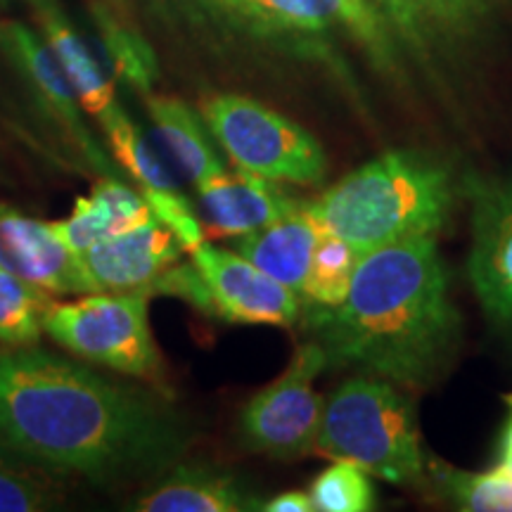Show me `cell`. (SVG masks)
I'll use <instances>...</instances> for the list:
<instances>
[{"instance_id":"cell-1","label":"cell","mask_w":512,"mask_h":512,"mask_svg":"<svg viewBox=\"0 0 512 512\" xmlns=\"http://www.w3.org/2000/svg\"><path fill=\"white\" fill-rule=\"evenodd\" d=\"M0 444L50 470L117 477L162 463L174 430L143 396L46 351H0Z\"/></svg>"},{"instance_id":"cell-2","label":"cell","mask_w":512,"mask_h":512,"mask_svg":"<svg viewBox=\"0 0 512 512\" xmlns=\"http://www.w3.org/2000/svg\"><path fill=\"white\" fill-rule=\"evenodd\" d=\"M328 363L358 366L420 387L437 377L458 335L448 275L432 238L384 245L358 256L347 297L309 316Z\"/></svg>"},{"instance_id":"cell-3","label":"cell","mask_w":512,"mask_h":512,"mask_svg":"<svg viewBox=\"0 0 512 512\" xmlns=\"http://www.w3.org/2000/svg\"><path fill=\"white\" fill-rule=\"evenodd\" d=\"M453 178L437 159L394 150L351 171L309 202L320 230L349 242L358 254L413 238H432L446 226Z\"/></svg>"},{"instance_id":"cell-4","label":"cell","mask_w":512,"mask_h":512,"mask_svg":"<svg viewBox=\"0 0 512 512\" xmlns=\"http://www.w3.org/2000/svg\"><path fill=\"white\" fill-rule=\"evenodd\" d=\"M313 453L349 460L392 484H415L425 472L413 403L384 377L339 384L325 399Z\"/></svg>"},{"instance_id":"cell-5","label":"cell","mask_w":512,"mask_h":512,"mask_svg":"<svg viewBox=\"0 0 512 512\" xmlns=\"http://www.w3.org/2000/svg\"><path fill=\"white\" fill-rule=\"evenodd\" d=\"M211 138L238 169L275 183L313 185L325 176V155L306 128L271 107L235 93L202 102Z\"/></svg>"},{"instance_id":"cell-6","label":"cell","mask_w":512,"mask_h":512,"mask_svg":"<svg viewBox=\"0 0 512 512\" xmlns=\"http://www.w3.org/2000/svg\"><path fill=\"white\" fill-rule=\"evenodd\" d=\"M150 292H91L53 304L43 313V332L91 363L119 373L150 377L159 370L147 306Z\"/></svg>"},{"instance_id":"cell-7","label":"cell","mask_w":512,"mask_h":512,"mask_svg":"<svg viewBox=\"0 0 512 512\" xmlns=\"http://www.w3.org/2000/svg\"><path fill=\"white\" fill-rule=\"evenodd\" d=\"M325 366V349L318 342L304 344L294 351L285 373L249 399L240 420L242 441L249 451L278 460L313 453L325 406L316 392V380Z\"/></svg>"},{"instance_id":"cell-8","label":"cell","mask_w":512,"mask_h":512,"mask_svg":"<svg viewBox=\"0 0 512 512\" xmlns=\"http://www.w3.org/2000/svg\"><path fill=\"white\" fill-rule=\"evenodd\" d=\"M0 48L27 83L36 110L55 128L57 138L74 152V157L88 171L112 176L110 157L88 131L81 114V102L57 64L46 38L31 31L27 24L5 22L0 24Z\"/></svg>"},{"instance_id":"cell-9","label":"cell","mask_w":512,"mask_h":512,"mask_svg":"<svg viewBox=\"0 0 512 512\" xmlns=\"http://www.w3.org/2000/svg\"><path fill=\"white\" fill-rule=\"evenodd\" d=\"M192 266L209 292L211 316L230 323L280 325L290 328L299 318V294L240 256L204 240L190 252Z\"/></svg>"},{"instance_id":"cell-10","label":"cell","mask_w":512,"mask_h":512,"mask_svg":"<svg viewBox=\"0 0 512 512\" xmlns=\"http://www.w3.org/2000/svg\"><path fill=\"white\" fill-rule=\"evenodd\" d=\"M185 252L162 221L152 216L143 226L112 235L81 254V266L93 292H150Z\"/></svg>"},{"instance_id":"cell-11","label":"cell","mask_w":512,"mask_h":512,"mask_svg":"<svg viewBox=\"0 0 512 512\" xmlns=\"http://www.w3.org/2000/svg\"><path fill=\"white\" fill-rule=\"evenodd\" d=\"M0 271L48 294H91L81 256L57 238L46 221L0 204Z\"/></svg>"},{"instance_id":"cell-12","label":"cell","mask_w":512,"mask_h":512,"mask_svg":"<svg viewBox=\"0 0 512 512\" xmlns=\"http://www.w3.org/2000/svg\"><path fill=\"white\" fill-rule=\"evenodd\" d=\"M470 278L484 311L512 325V176L479 188Z\"/></svg>"},{"instance_id":"cell-13","label":"cell","mask_w":512,"mask_h":512,"mask_svg":"<svg viewBox=\"0 0 512 512\" xmlns=\"http://www.w3.org/2000/svg\"><path fill=\"white\" fill-rule=\"evenodd\" d=\"M197 197L207 216L204 235L211 238H238L254 233L302 207V202L280 188V183L249 174L245 169L233 174L223 171L200 183Z\"/></svg>"},{"instance_id":"cell-14","label":"cell","mask_w":512,"mask_h":512,"mask_svg":"<svg viewBox=\"0 0 512 512\" xmlns=\"http://www.w3.org/2000/svg\"><path fill=\"white\" fill-rule=\"evenodd\" d=\"M261 34L309 36L339 22L368 46L382 48L373 10L363 0H214Z\"/></svg>"},{"instance_id":"cell-15","label":"cell","mask_w":512,"mask_h":512,"mask_svg":"<svg viewBox=\"0 0 512 512\" xmlns=\"http://www.w3.org/2000/svg\"><path fill=\"white\" fill-rule=\"evenodd\" d=\"M152 216L155 214L140 192L131 190L117 178L102 176L93 185L91 195L76 197L67 219L53 221L50 226L67 249L81 256L86 249L112 235L143 226Z\"/></svg>"},{"instance_id":"cell-16","label":"cell","mask_w":512,"mask_h":512,"mask_svg":"<svg viewBox=\"0 0 512 512\" xmlns=\"http://www.w3.org/2000/svg\"><path fill=\"white\" fill-rule=\"evenodd\" d=\"M320 226L306 204L254 233L233 238V249L271 278L302 294Z\"/></svg>"},{"instance_id":"cell-17","label":"cell","mask_w":512,"mask_h":512,"mask_svg":"<svg viewBox=\"0 0 512 512\" xmlns=\"http://www.w3.org/2000/svg\"><path fill=\"white\" fill-rule=\"evenodd\" d=\"M38 22H41V34L53 50L57 64L62 67L64 76L72 83L76 98H79L83 112L100 121L105 126L121 107L114 98V86L107 79L105 69L100 67L98 57L91 53L88 43L76 34V29L64 17L53 0H38Z\"/></svg>"},{"instance_id":"cell-18","label":"cell","mask_w":512,"mask_h":512,"mask_svg":"<svg viewBox=\"0 0 512 512\" xmlns=\"http://www.w3.org/2000/svg\"><path fill=\"white\" fill-rule=\"evenodd\" d=\"M147 112L171 164L185 178L200 185L226 171L211 145L209 128L202 114H197L178 98H164V95L147 100Z\"/></svg>"},{"instance_id":"cell-19","label":"cell","mask_w":512,"mask_h":512,"mask_svg":"<svg viewBox=\"0 0 512 512\" xmlns=\"http://www.w3.org/2000/svg\"><path fill=\"white\" fill-rule=\"evenodd\" d=\"M491 0H377L384 17L413 46H434L470 34Z\"/></svg>"},{"instance_id":"cell-20","label":"cell","mask_w":512,"mask_h":512,"mask_svg":"<svg viewBox=\"0 0 512 512\" xmlns=\"http://www.w3.org/2000/svg\"><path fill=\"white\" fill-rule=\"evenodd\" d=\"M249 498L233 477L207 467H181L136 503L140 512H235Z\"/></svg>"},{"instance_id":"cell-21","label":"cell","mask_w":512,"mask_h":512,"mask_svg":"<svg viewBox=\"0 0 512 512\" xmlns=\"http://www.w3.org/2000/svg\"><path fill=\"white\" fill-rule=\"evenodd\" d=\"M107 140L112 145V155L126 169V174L133 178L140 192H166L181 190L178 188L176 174L166 159L159 155L150 140L143 136V131L126 117L124 110H119L105 126Z\"/></svg>"},{"instance_id":"cell-22","label":"cell","mask_w":512,"mask_h":512,"mask_svg":"<svg viewBox=\"0 0 512 512\" xmlns=\"http://www.w3.org/2000/svg\"><path fill=\"white\" fill-rule=\"evenodd\" d=\"M50 294L0 271V342L8 347H31L43 332V313Z\"/></svg>"},{"instance_id":"cell-23","label":"cell","mask_w":512,"mask_h":512,"mask_svg":"<svg viewBox=\"0 0 512 512\" xmlns=\"http://www.w3.org/2000/svg\"><path fill=\"white\" fill-rule=\"evenodd\" d=\"M358 256L361 254L349 242L328 233V230H320L309 273L304 280V297L320 306H337L347 297Z\"/></svg>"},{"instance_id":"cell-24","label":"cell","mask_w":512,"mask_h":512,"mask_svg":"<svg viewBox=\"0 0 512 512\" xmlns=\"http://www.w3.org/2000/svg\"><path fill=\"white\" fill-rule=\"evenodd\" d=\"M441 494L460 510L470 512H512V477L501 467L472 475L446 465H434Z\"/></svg>"},{"instance_id":"cell-25","label":"cell","mask_w":512,"mask_h":512,"mask_svg":"<svg viewBox=\"0 0 512 512\" xmlns=\"http://www.w3.org/2000/svg\"><path fill=\"white\" fill-rule=\"evenodd\" d=\"M313 510L368 512L375 510V489L368 472L349 460H335L311 486Z\"/></svg>"},{"instance_id":"cell-26","label":"cell","mask_w":512,"mask_h":512,"mask_svg":"<svg viewBox=\"0 0 512 512\" xmlns=\"http://www.w3.org/2000/svg\"><path fill=\"white\" fill-rule=\"evenodd\" d=\"M98 24L102 46H105V53L110 57L114 72L126 83H131L133 88H138V91H150L157 74V62L152 50L145 46L143 38L121 27L112 17L102 15V12H98Z\"/></svg>"},{"instance_id":"cell-27","label":"cell","mask_w":512,"mask_h":512,"mask_svg":"<svg viewBox=\"0 0 512 512\" xmlns=\"http://www.w3.org/2000/svg\"><path fill=\"white\" fill-rule=\"evenodd\" d=\"M19 453L0 444V512H34L55 505L50 484L31 467L19 465Z\"/></svg>"},{"instance_id":"cell-28","label":"cell","mask_w":512,"mask_h":512,"mask_svg":"<svg viewBox=\"0 0 512 512\" xmlns=\"http://www.w3.org/2000/svg\"><path fill=\"white\" fill-rule=\"evenodd\" d=\"M140 192V190H138ZM145 197V202L150 204L152 214L157 221H162L171 233L176 235L185 252H192L195 247H200L204 238V226L197 219L192 204L185 200L181 190H166V192H140Z\"/></svg>"},{"instance_id":"cell-29","label":"cell","mask_w":512,"mask_h":512,"mask_svg":"<svg viewBox=\"0 0 512 512\" xmlns=\"http://www.w3.org/2000/svg\"><path fill=\"white\" fill-rule=\"evenodd\" d=\"M261 508L268 512H311L313 503L309 494H302V491H287V494H280L268 501Z\"/></svg>"},{"instance_id":"cell-30","label":"cell","mask_w":512,"mask_h":512,"mask_svg":"<svg viewBox=\"0 0 512 512\" xmlns=\"http://www.w3.org/2000/svg\"><path fill=\"white\" fill-rule=\"evenodd\" d=\"M505 403H508V408H510V418H508V422H505L501 451H512V394L505 396Z\"/></svg>"},{"instance_id":"cell-31","label":"cell","mask_w":512,"mask_h":512,"mask_svg":"<svg viewBox=\"0 0 512 512\" xmlns=\"http://www.w3.org/2000/svg\"><path fill=\"white\" fill-rule=\"evenodd\" d=\"M498 467L512 477V451H501V463H498Z\"/></svg>"},{"instance_id":"cell-32","label":"cell","mask_w":512,"mask_h":512,"mask_svg":"<svg viewBox=\"0 0 512 512\" xmlns=\"http://www.w3.org/2000/svg\"><path fill=\"white\" fill-rule=\"evenodd\" d=\"M3 3H8V0H0V5H3Z\"/></svg>"},{"instance_id":"cell-33","label":"cell","mask_w":512,"mask_h":512,"mask_svg":"<svg viewBox=\"0 0 512 512\" xmlns=\"http://www.w3.org/2000/svg\"><path fill=\"white\" fill-rule=\"evenodd\" d=\"M31 3H34V5H36V3H38V0H31Z\"/></svg>"}]
</instances>
